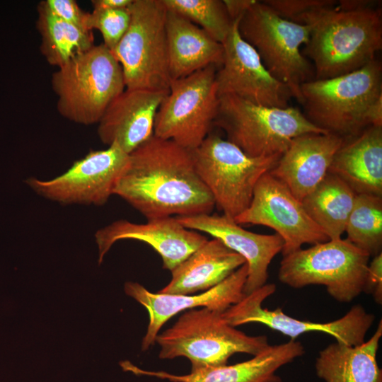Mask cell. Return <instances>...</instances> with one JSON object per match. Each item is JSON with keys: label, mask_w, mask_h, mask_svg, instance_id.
Returning <instances> with one entry per match:
<instances>
[{"label": "cell", "mask_w": 382, "mask_h": 382, "mask_svg": "<svg viewBox=\"0 0 382 382\" xmlns=\"http://www.w3.org/2000/svg\"><path fill=\"white\" fill-rule=\"evenodd\" d=\"M113 195L147 220L211 214L215 207L191 151L154 135L129 154Z\"/></svg>", "instance_id": "1"}, {"label": "cell", "mask_w": 382, "mask_h": 382, "mask_svg": "<svg viewBox=\"0 0 382 382\" xmlns=\"http://www.w3.org/2000/svg\"><path fill=\"white\" fill-rule=\"evenodd\" d=\"M301 25L310 28L301 51L313 61L314 79H328L353 72L374 59L382 48L379 6L342 9L336 1L306 15Z\"/></svg>", "instance_id": "2"}, {"label": "cell", "mask_w": 382, "mask_h": 382, "mask_svg": "<svg viewBox=\"0 0 382 382\" xmlns=\"http://www.w3.org/2000/svg\"><path fill=\"white\" fill-rule=\"evenodd\" d=\"M303 115L315 126L343 139L382 126V66L374 59L349 74L301 86Z\"/></svg>", "instance_id": "3"}, {"label": "cell", "mask_w": 382, "mask_h": 382, "mask_svg": "<svg viewBox=\"0 0 382 382\" xmlns=\"http://www.w3.org/2000/svg\"><path fill=\"white\" fill-rule=\"evenodd\" d=\"M222 313L207 308L186 311L156 336L159 358L186 357L194 371L226 365L236 353L255 356L269 346L267 336L246 335L228 325Z\"/></svg>", "instance_id": "4"}, {"label": "cell", "mask_w": 382, "mask_h": 382, "mask_svg": "<svg viewBox=\"0 0 382 382\" xmlns=\"http://www.w3.org/2000/svg\"><path fill=\"white\" fill-rule=\"evenodd\" d=\"M59 113L83 125L98 123L125 89L122 66L103 43L58 68L52 76Z\"/></svg>", "instance_id": "5"}, {"label": "cell", "mask_w": 382, "mask_h": 382, "mask_svg": "<svg viewBox=\"0 0 382 382\" xmlns=\"http://www.w3.org/2000/svg\"><path fill=\"white\" fill-rule=\"evenodd\" d=\"M214 125L226 140L251 157L282 155L292 140L306 134H328L297 108L258 105L232 95L219 96Z\"/></svg>", "instance_id": "6"}, {"label": "cell", "mask_w": 382, "mask_h": 382, "mask_svg": "<svg viewBox=\"0 0 382 382\" xmlns=\"http://www.w3.org/2000/svg\"><path fill=\"white\" fill-rule=\"evenodd\" d=\"M238 28L269 73L302 105L301 86L314 76L313 68L301 51L308 41L309 27L286 20L262 1L255 0L240 18Z\"/></svg>", "instance_id": "7"}, {"label": "cell", "mask_w": 382, "mask_h": 382, "mask_svg": "<svg viewBox=\"0 0 382 382\" xmlns=\"http://www.w3.org/2000/svg\"><path fill=\"white\" fill-rule=\"evenodd\" d=\"M369 257L347 239L329 240L283 256L278 278L294 289L323 285L334 299L348 303L364 291Z\"/></svg>", "instance_id": "8"}, {"label": "cell", "mask_w": 382, "mask_h": 382, "mask_svg": "<svg viewBox=\"0 0 382 382\" xmlns=\"http://www.w3.org/2000/svg\"><path fill=\"white\" fill-rule=\"evenodd\" d=\"M191 152L195 170L215 207L233 219L248 207L259 179L275 166L282 156L251 157L212 133Z\"/></svg>", "instance_id": "9"}, {"label": "cell", "mask_w": 382, "mask_h": 382, "mask_svg": "<svg viewBox=\"0 0 382 382\" xmlns=\"http://www.w3.org/2000/svg\"><path fill=\"white\" fill-rule=\"evenodd\" d=\"M129 10V28L111 51L122 66L125 87L168 91L167 9L162 0H134Z\"/></svg>", "instance_id": "10"}, {"label": "cell", "mask_w": 382, "mask_h": 382, "mask_svg": "<svg viewBox=\"0 0 382 382\" xmlns=\"http://www.w3.org/2000/svg\"><path fill=\"white\" fill-rule=\"evenodd\" d=\"M217 69L209 66L171 81L156 115L154 136L190 151L200 145L210 133L217 113Z\"/></svg>", "instance_id": "11"}, {"label": "cell", "mask_w": 382, "mask_h": 382, "mask_svg": "<svg viewBox=\"0 0 382 382\" xmlns=\"http://www.w3.org/2000/svg\"><path fill=\"white\" fill-rule=\"evenodd\" d=\"M275 291L274 284H265L226 309L222 313L223 318L233 327L260 323L289 337L291 340H296L307 332H323L332 336L336 342L350 346L359 345L365 341L366 335L375 320V316L359 304L352 306L345 316L333 321L318 323L298 320L285 314L279 308L274 310L262 308L263 301Z\"/></svg>", "instance_id": "12"}, {"label": "cell", "mask_w": 382, "mask_h": 382, "mask_svg": "<svg viewBox=\"0 0 382 382\" xmlns=\"http://www.w3.org/2000/svg\"><path fill=\"white\" fill-rule=\"evenodd\" d=\"M129 161L117 144L91 151L64 173L50 180L29 178L26 184L38 195L63 204L103 205L113 195Z\"/></svg>", "instance_id": "13"}, {"label": "cell", "mask_w": 382, "mask_h": 382, "mask_svg": "<svg viewBox=\"0 0 382 382\" xmlns=\"http://www.w3.org/2000/svg\"><path fill=\"white\" fill-rule=\"evenodd\" d=\"M234 221L240 225H262L274 230L284 241L283 256L301 248L303 244L329 241L308 216L302 202L269 172L259 179L248 207Z\"/></svg>", "instance_id": "14"}, {"label": "cell", "mask_w": 382, "mask_h": 382, "mask_svg": "<svg viewBox=\"0 0 382 382\" xmlns=\"http://www.w3.org/2000/svg\"><path fill=\"white\" fill-rule=\"evenodd\" d=\"M239 19L233 21L222 43L223 62L215 76L219 97L232 95L258 105L289 107L291 92L269 73L255 50L242 38Z\"/></svg>", "instance_id": "15"}, {"label": "cell", "mask_w": 382, "mask_h": 382, "mask_svg": "<svg viewBox=\"0 0 382 382\" xmlns=\"http://www.w3.org/2000/svg\"><path fill=\"white\" fill-rule=\"evenodd\" d=\"M248 276L246 263L226 279L200 294H167L153 293L137 282L125 284L127 295L146 308L149 321L141 342V350L146 351L154 345L162 326L178 313L196 307H203L224 313L245 295L244 286Z\"/></svg>", "instance_id": "16"}, {"label": "cell", "mask_w": 382, "mask_h": 382, "mask_svg": "<svg viewBox=\"0 0 382 382\" xmlns=\"http://www.w3.org/2000/svg\"><path fill=\"white\" fill-rule=\"evenodd\" d=\"M98 249V264L115 243L133 239L151 245L161 256L163 268L171 271L208 239L183 226L175 216L148 219L137 224L118 219L98 229L95 233Z\"/></svg>", "instance_id": "17"}, {"label": "cell", "mask_w": 382, "mask_h": 382, "mask_svg": "<svg viewBox=\"0 0 382 382\" xmlns=\"http://www.w3.org/2000/svg\"><path fill=\"white\" fill-rule=\"evenodd\" d=\"M175 217L185 228L211 235L245 259L248 266L245 295L267 284L269 265L284 246V241L278 234L249 231L223 214Z\"/></svg>", "instance_id": "18"}, {"label": "cell", "mask_w": 382, "mask_h": 382, "mask_svg": "<svg viewBox=\"0 0 382 382\" xmlns=\"http://www.w3.org/2000/svg\"><path fill=\"white\" fill-rule=\"evenodd\" d=\"M168 91L125 89L98 123L100 140L108 146L115 143L129 154L154 136L156 115Z\"/></svg>", "instance_id": "19"}, {"label": "cell", "mask_w": 382, "mask_h": 382, "mask_svg": "<svg viewBox=\"0 0 382 382\" xmlns=\"http://www.w3.org/2000/svg\"><path fill=\"white\" fill-rule=\"evenodd\" d=\"M304 353L300 342L290 340L279 345H269L249 360L190 371L186 375L144 370L129 361H121L120 365L123 371L137 376H154L171 382H282L277 371Z\"/></svg>", "instance_id": "20"}, {"label": "cell", "mask_w": 382, "mask_h": 382, "mask_svg": "<svg viewBox=\"0 0 382 382\" xmlns=\"http://www.w3.org/2000/svg\"><path fill=\"white\" fill-rule=\"evenodd\" d=\"M344 139L331 134H306L294 138L269 172L301 202L328 175Z\"/></svg>", "instance_id": "21"}, {"label": "cell", "mask_w": 382, "mask_h": 382, "mask_svg": "<svg viewBox=\"0 0 382 382\" xmlns=\"http://www.w3.org/2000/svg\"><path fill=\"white\" fill-rule=\"evenodd\" d=\"M329 173L343 180L357 195L382 197V126H371L344 139Z\"/></svg>", "instance_id": "22"}, {"label": "cell", "mask_w": 382, "mask_h": 382, "mask_svg": "<svg viewBox=\"0 0 382 382\" xmlns=\"http://www.w3.org/2000/svg\"><path fill=\"white\" fill-rule=\"evenodd\" d=\"M245 263V259L216 238L207 240L172 270L170 282L158 293L189 295L221 283Z\"/></svg>", "instance_id": "23"}, {"label": "cell", "mask_w": 382, "mask_h": 382, "mask_svg": "<svg viewBox=\"0 0 382 382\" xmlns=\"http://www.w3.org/2000/svg\"><path fill=\"white\" fill-rule=\"evenodd\" d=\"M166 28L171 81L223 62V45L183 16L167 10Z\"/></svg>", "instance_id": "24"}, {"label": "cell", "mask_w": 382, "mask_h": 382, "mask_svg": "<svg viewBox=\"0 0 382 382\" xmlns=\"http://www.w3.org/2000/svg\"><path fill=\"white\" fill-rule=\"evenodd\" d=\"M381 337L380 320L374 335L361 345L330 344L316 359V375L325 382H382V370L376 359Z\"/></svg>", "instance_id": "25"}, {"label": "cell", "mask_w": 382, "mask_h": 382, "mask_svg": "<svg viewBox=\"0 0 382 382\" xmlns=\"http://www.w3.org/2000/svg\"><path fill=\"white\" fill-rule=\"evenodd\" d=\"M356 195L340 178L328 173L301 202L329 240H335L345 231Z\"/></svg>", "instance_id": "26"}, {"label": "cell", "mask_w": 382, "mask_h": 382, "mask_svg": "<svg viewBox=\"0 0 382 382\" xmlns=\"http://www.w3.org/2000/svg\"><path fill=\"white\" fill-rule=\"evenodd\" d=\"M37 11L40 50L50 65L59 68L95 45L92 30L80 28L57 17L45 1L38 4Z\"/></svg>", "instance_id": "27"}, {"label": "cell", "mask_w": 382, "mask_h": 382, "mask_svg": "<svg viewBox=\"0 0 382 382\" xmlns=\"http://www.w3.org/2000/svg\"><path fill=\"white\" fill-rule=\"evenodd\" d=\"M345 232L347 241L370 257L381 253L382 197L356 195Z\"/></svg>", "instance_id": "28"}, {"label": "cell", "mask_w": 382, "mask_h": 382, "mask_svg": "<svg viewBox=\"0 0 382 382\" xmlns=\"http://www.w3.org/2000/svg\"><path fill=\"white\" fill-rule=\"evenodd\" d=\"M167 10L195 23L216 41L224 42L233 21L221 0H162Z\"/></svg>", "instance_id": "29"}, {"label": "cell", "mask_w": 382, "mask_h": 382, "mask_svg": "<svg viewBox=\"0 0 382 382\" xmlns=\"http://www.w3.org/2000/svg\"><path fill=\"white\" fill-rule=\"evenodd\" d=\"M130 21L129 6L116 9L93 8L89 14L88 28L91 30H98L104 45L112 51L126 33Z\"/></svg>", "instance_id": "30"}, {"label": "cell", "mask_w": 382, "mask_h": 382, "mask_svg": "<svg viewBox=\"0 0 382 382\" xmlns=\"http://www.w3.org/2000/svg\"><path fill=\"white\" fill-rule=\"evenodd\" d=\"M334 0H265L262 1L278 16L289 21L301 24L308 13L325 6Z\"/></svg>", "instance_id": "31"}, {"label": "cell", "mask_w": 382, "mask_h": 382, "mask_svg": "<svg viewBox=\"0 0 382 382\" xmlns=\"http://www.w3.org/2000/svg\"><path fill=\"white\" fill-rule=\"evenodd\" d=\"M49 9L57 17L80 28H88L89 14L83 11L74 0H45Z\"/></svg>", "instance_id": "32"}, {"label": "cell", "mask_w": 382, "mask_h": 382, "mask_svg": "<svg viewBox=\"0 0 382 382\" xmlns=\"http://www.w3.org/2000/svg\"><path fill=\"white\" fill-rule=\"evenodd\" d=\"M364 293L371 294L378 304L382 303V253L369 263Z\"/></svg>", "instance_id": "33"}, {"label": "cell", "mask_w": 382, "mask_h": 382, "mask_svg": "<svg viewBox=\"0 0 382 382\" xmlns=\"http://www.w3.org/2000/svg\"><path fill=\"white\" fill-rule=\"evenodd\" d=\"M232 21L241 18L255 0H223Z\"/></svg>", "instance_id": "34"}, {"label": "cell", "mask_w": 382, "mask_h": 382, "mask_svg": "<svg viewBox=\"0 0 382 382\" xmlns=\"http://www.w3.org/2000/svg\"><path fill=\"white\" fill-rule=\"evenodd\" d=\"M134 0H93V8L116 9L128 8Z\"/></svg>", "instance_id": "35"}]
</instances>
